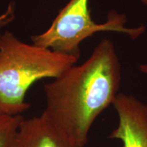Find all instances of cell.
Instances as JSON below:
<instances>
[{
    "label": "cell",
    "mask_w": 147,
    "mask_h": 147,
    "mask_svg": "<svg viewBox=\"0 0 147 147\" xmlns=\"http://www.w3.org/2000/svg\"><path fill=\"white\" fill-rule=\"evenodd\" d=\"M16 147H80L74 144L42 113L29 119L23 118L18 130Z\"/></svg>",
    "instance_id": "obj_5"
},
{
    "label": "cell",
    "mask_w": 147,
    "mask_h": 147,
    "mask_svg": "<svg viewBox=\"0 0 147 147\" xmlns=\"http://www.w3.org/2000/svg\"><path fill=\"white\" fill-rule=\"evenodd\" d=\"M14 18V8L12 4H9L5 12L0 15V29L6 26Z\"/></svg>",
    "instance_id": "obj_7"
},
{
    "label": "cell",
    "mask_w": 147,
    "mask_h": 147,
    "mask_svg": "<svg viewBox=\"0 0 147 147\" xmlns=\"http://www.w3.org/2000/svg\"><path fill=\"white\" fill-rule=\"evenodd\" d=\"M121 65L115 46L104 38L84 63L74 65L44 86V115L62 135L80 147L89 140L97 117L119 93Z\"/></svg>",
    "instance_id": "obj_1"
},
{
    "label": "cell",
    "mask_w": 147,
    "mask_h": 147,
    "mask_svg": "<svg viewBox=\"0 0 147 147\" xmlns=\"http://www.w3.org/2000/svg\"><path fill=\"white\" fill-rule=\"evenodd\" d=\"M113 106L118 124L109 138L119 140L123 147H147V104L131 95L119 93Z\"/></svg>",
    "instance_id": "obj_4"
},
{
    "label": "cell",
    "mask_w": 147,
    "mask_h": 147,
    "mask_svg": "<svg viewBox=\"0 0 147 147\" xmlns=\"http://www.w3.org/2000/svg\"><path fill=\"white\" fill-rule=\"evenodd\" d=\"M140 1L145 5H147V0H140Z\"/></svg>",
    "instance_id": "obj_9"
},
{
    "label": "cell",
    "mask_w": 147,
    "mask_h": 147,
    "mask_svg": "<svg viewBox=\"0 0 147 147\" xmlns=\"http://www.w3.org/2000/svg\"><path fill=\"white\" fill-rule=\"evenodd\" d=\"M78 59L34 44H27L8 31L0 36V110L21 115L28 110L25 97L33 84L56 78Z\"/></svg>",
    "instance_id": "obj_2"
},
{
    "label": "cell",
    "mask_w": 147,
    "mask_h": 147,
    "mask_svg": "<svg viewBox=\"0 0 147 147\" xmlns=\"http://www.w3.org/2000/svg\"><path fill=\"white\" fill-rule=\"evenodd\" d=\"M23 117L0 110V147H16L18 130Z\"/></svg>",
    "instance_id": "obj_6"
},
{
    "label": "cell",
    "mask_w": 147,
    "mask_h": 147,
    "mask_svg": "<svg viewBox=\"0 0 147 147\" xmlns=\"http://www.w3.org/2000/svg\"><path fill=\"white\" fill-rule=\"evenodd\" d=\"M0 36H1V34H0Z\"/></svg>",
    "instance_id": "obj_10"
},
{
    "label": "cell",
    "mask_w": 147,
    "mask_h": 147,
    "mask_svg": "<svg viewBox=\"0 0 147 147\" xmlns=\"http://www.w3.org/2000/svg\"><path fill=\"white\" fill-rule=\"evenodd\" d=\"M140 70L143 74L147 75V63L146 64H142V65H140L139 67Z\"/></svg>",
    "instance_id": "obj_8"
},
{
    "label": "cell",
    "mask_w": 147,
    "mask_h": 147,
    "mask_svg": "<svg viewBox=\"0 0 147 147\" xmlns=\"http://www.w3.org/2000/svg\"><path fill=\"white\" fill-rule=\"evenodd\" d=\"M89 1L70 0L46 32L32 37L33 44L79 59L80 44L95 33L117 32L136 39L144 32V26L127 27L125 14L115 10L108 13L105 23H95L91 18Z\"/></svg>",
    "instance_id": "obj_3"
}]
</instances>
